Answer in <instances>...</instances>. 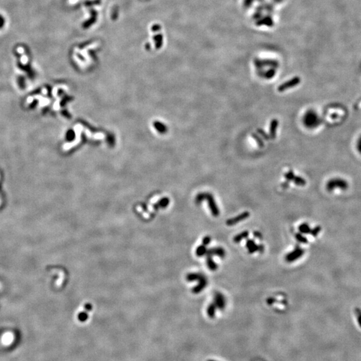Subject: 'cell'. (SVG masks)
<instances>
[{
  "label": "cell",
  "instance_id": "obj_1",
  "mask_svg": "<svg viewBox=\"0 0 361 361\" xmlns=\"http://www.w3.org/2000/svg\"><path fill=\"white\" fill-rule=\"evenodd\" d=\"M204 200H207L208 203L209 207L211 211V213L213 217H218L220 214V211L218 208V205L214 199L213 196L209 193H202L199 194L197 196L195 201L197 204H201Z\"/></svg>",
  "mask_w": 361,
  "mask_h": 361
},
{
  "label": "cell",
  "instance_id": "obj_2",
  "mask_svg": "<svg viewBox=\"0 0 361 361\" xmlns=\"http://www.w3.org/2000/svg\"><path fill=\"white\" fill-rule=\"evenodd\" d=\"M303 122L306 127L314 129L321 123V119L315 111H309L304 115Z\"/></svg>",
  "mask_w": 361,
  "mask_h": 361
},
{
  "label": "cell",
  "instance_id": "obj_3",
  "mask_svg": "<svg viewBox=\"0 0 361 361\" xmlns=\"http://www.w3.org/2000/svg\"><path fill=\"white\" fill-rule=\"evenodd\" d=\"M348 187V183L345 179L342 178H334L328 180L326 184V189L332 191L336 189L341 190H346Z\"/></svg>",
  "mask_w": 361,
  "mask_h": 361
},
{
  "label": "cell",
  "instance_id": "obj_4",
  "mask_svg": "<svg viewBox=\"0 0 361 361\" xmlns=\"http://www.w3.org/2000/svg\"><path fill=\"white\" fill-rule=\"evenodd\" d=\"M304 252H305L304 250L302 249L301 247H296L291 252L287 253L286 257H285V260L288 262V263H292V262L300 258L304 254Z\"/></svg>",
  "mask_w": 361,
  "mask_h": 361
},
{
  "label": "cell",
  "instance_id": "obj_5",
  "mask_svg": "<svg viewBox=\"0 0 361 361\" xmlns=\"http://www.w3.org/2000/svg\"><path fill=\"white\" fill-rule=\"evenodd\" d=\"M285 178L287 180L286 181L290 182L292 180L293 183H294L296 185L298 186H304L306 184V180H304L300 177L295 175V174L293 173L292 171H289L287 173L285 174Z\"/></svg>",
  "mask_w": 361,
  "mask_h": 361
},
{
  "label": "cell",
  "instance_id": "obj_6",
  "mask_svg": "<svg viewBox=\"0 0 361 361\" xmlns=\"http://www.w3.org/2000/svg\"><path fill=\"white\" fill-rule=\"evenodd\" d=\"M205 256H206V257H213V256H218V257L223 259L226 256V252H225L224 248L221 247H217L207 250V252Z\"/></svg>",
  "mask_w": 361,
  "mask_h": 361
},
{
  "label": "cell",
  "instance_id": "obj_7",
  "mask_svg": "<svg viewBox=\"0 0 361 361\" xmlns=\"http://www.w3.org/2000/svg\"><path fill=\"white\" fill-rule=\"evenodd\" d=\"M300 82V78L298 77H295L293 78L291 80H290L286 82L283 83L282 84H281V85L278 87V91L279 92H284L285 90H286L287 89L292 88L293 87L296 86V85Z\"/></svg>",
  "mask_w": 361,
  "mask_h": 361
},
{
  "label": "cell",
  "instance_id": "obj_8",
  "mask_svg": "<svg viewBox=\"0 0 361 361\" xmlns=\"http://www.w3.org/2000/svg\"><path fill=\"white\" fill-rule=\"evenodd\" d=\"M250 214L248 211H244V212L239 214L238 216L228 219L226 221V224L228 226H233V225H235V224H238V223L247 219L250 217Z\"/></svg>",
  "mask_w": 361,
  "mask_h": 361
},
{
  "label": "cell",
  "instance_id": "obj_9",
  "mask_svg": "<svg viewBox=\"0 0 361 361\" xmlns=\"http://www.w3.org/2000/svg\"><path fill=\"white\" fill-rule=\"evenodd\" d=\"M214 304L216 306L217 308L223 310L225 308L226 305V300L224 295L220 292H215L214 296Z\"/></svg>",
  "mask_w": 361,
  "mask_h": 361
},
{
  "label": "cell",
  "instance_id": "obj_10",
  "mask_svg": "<svg viewBox=\"0 0 361 361\" xmlns=\"http://www.w3.org/2000/svg\"><path fill=\"white\" fill-rule=\"evenodd\" d=\"M207 280L206 277L205 276L204 278H202L201 280L199 281V284H197L195 287H193L192 291L195 294H198V293L201 292L203 290H204L205 287L207 286Z\"/></svg>",
  "mask_w": 361,
  "mask_h": 361
},
{
  "label": "cell",
  "instance_id": "obj_11",
  "mask_svg": "<svg viewBox=\"0 0 361 361\" xmlns=\"http://www.w3.org/2000/svg\"><path fill=\"white\" fill-rule=\"evenodd\" d=\"M246 247L247 248L248 252L250 253H253L258 252V245L256 244L253 239H248L246 241Z\"/></svg>",
  "mask_w": 361,
  "mask_h": 361
},
{
  "label": "cell",
  "instance_id": "obj_12",
  "mask_svg": "<svg viewBox=\"0 0 361 361\" xmlns=\"http://www.w3.org/2000/svg\"><path fill=\"white\" fill-rule=\"evenodd\" d=\"M279 125L278 121L276 119H273L272 120L270 124V135L272 139H275L276 136V131H277V127Z\"/></svg>",
  "mask_w": 361,
  "mask_h": 361
},
{
  "label": "cell",
  "instance_id": "obj_13",
  "mask_svg": "<svg viewBox=\"0 0 361 361\" xmlns=\"http://www.w3.org/2000/svg\"><path fill=\"white\" fill-rule=\"evenodd\" d=\"M248 236H249V232H247V231H244V232H242L241 233L238 234V235L234 237L233 241L236 244H238L243 240V239H247Z\"/></svg>",
  "mask_w": 361,
  "mask_h": 361
},
{
  "label": "cell",
  "instance_id": "obj_14",
  "mask_svg": "<svg viewBox=\"0 0 361 361\" xmlns=\"http://www.w3.org/2000/svg\"><path fill=\"white\" fill-rule=\"evenodd\" d=\"M206 258H207L206 264H207L208 268L211 271H215L218 270V264L215 263V261L213 259V258H212L213 257H206Z\"/></svg>",
  "mask_w": 361,
  "mask_h": 361
},
{
  "label": "cell",
  "instance_id": "obj_15",
  "mask_svg": "<svg viewBox=\"0 0 361 361\" xmlns=\"http://www.w3.org/2000/svg\"><path fill=\"white\" fill-rule=\"evenodd\" d=\"M205 277L204 275L201 274V273H189V274H188L187 276V280L188 281H199L201 280L202 278H204Z\"/></svg>",
  "mask_w": 361,
  "mask_h": 361
},
{
  "label": "cell",
  "instance_id": "obj_16",
  "mask_svg": "<svg viewBox=\"0 0 361 361\" xmlns=\"http://www.w3.org/2000/svg\"><path fill=\"white\" fill-rule=\"evenodd\" d=\"M298 230L302 234H309L311 232L312 229L307 223H303L298 227Z\"/></svg>",
  "mask_w": 361,
  "mask_h": 361
},
{
  "label": "cell",
  "instance_id": "obj_17",
  "mask_svg": "<svg viewBox=\"0 0 361 361\" xmlns=\"http://www.w3.org/2000/svg\"><path fill=\"white\" fill-rule=\"evenodd\" d=\"M216 309H217V307L215 305V304L214 303L210 304L209 305V306L207 307V313L208 316L211 318H213L215 317Z\"/></svg>",
  "mask_w": 361,
  "mask_h": 361
},
{
  "label": "cell",
  "instance_id": "obj_18",
  "mask_svg": "<svg viewBox=\"0 0 361 361\" xmlns=\"http://www.w3.org/2000/svg\"><path fill=\"white\" fill-rule=\"evenodd\" d=\"M13 339V335L10 333H7L4 334V336L2 338V343L4 344V345H9L12 343Z\"/></svg>",
  "mask_w": 361,
  "mask_h": 361
},
{
  "label": "cell",
  "instance_id": "obj_19",
  "mask_svg": "<svg viewBox=\"0 0 361 361\" xmlns=\"http://www.w3.org/2000/svg\"><path fill=\"white\" fill-rule=\"evenodd\" d=\"M207 252V248L204 245H199V246L197 248L196 250V255L198 256V257H202V256H205Z\"/></svg>",
  "mask_w": 361,
  "mask_h": 361
},
{
  "label": "cell",
  "instance_id": "obj_20",
  "mask_svg": "<svg viewBox=\"0 0 361 361\" xmlns=\"http://www.w3.org/2000/svg\"><path fill=\"white\" fill-rule=\"evenodd\" d=\"M295 238L297 239V241L298 242H300V243L308 244V239H307L306 237H304L301 233H296Z\"/></svg>",
  "mask_w": 361,
  "mask_h": 361
},
{
  "label": "cell",
  "instance_id": "obj_21",
  "mask_svg": "<svg viewBox=\"0 0 361 361\" xmlns=\"http://www.w3.org/2000/svg\"><path fill=\"white\" fill-rule=\"evenodd\" d=\"M321 230H322V227L319 226V225H318V226L315 227L314 229H312L310 234H311L313 237H316L318 234L321 232Z\"/></svg>",
  "mask_w": 361,
  "mask_h": 361
},
{
  "label": "cell",
  "instance_id": "obj_22",
  "mask_svg": "<svg viewBox=\"0 0 361 361\" xmlns=\"http://www.w3.org/2000/svg\"><path fill=\"white\" fill-rule=\"evenodd\" d=\"M211 238L210 236H209V235L205 236V238L203 239L202 244H203V245H205V246H206V245H208L211 243Z\"/></svg>",
  "mask_w": 361,
  "mask_h": 361
},
{
  "label": "cell",
  "instance_id": "obj_23",
  "mask_svg": "<svg viewBox=\"0 0 361 361\" xmlns=\"http://www.w3.org/2000/svg\"><path fill=\"white\" fill-rule=\"evenodd\" d=\"M78 318L81 322H85L87 318H88V315H87L86 313H81V314H79Z\"/></svg>",
  "mask_w": 361,
  "mask_h": 361
},
{
  "label": "cell",
  "instance_id": "obj_24",
  "mask_svg": "<svg viewBox=\"0 0 361 361\" xmlns=\"http://www.w3.org/2000/svg\"><path fill=\"white\" fill-rule=\"evenodd\" d=\"M252 137H253V138H254L255 140H256V141H257V143H258V145H259V146H263V145H264V143H263V141H262V140L260 139V138H259L258 136H257V135L255 134H252Z\"/></svg>",
  "mask_w": 361,
  "mask_h": 361
},
{
  "label": "cell",
  "instance_id": "obj_25",
  "mask_svg": "<svg viewBox=\"0 0 361 361\" xmlns=\"http://www.w3.org/2000/svg\"><path fill=\"white\" fill-rule=\"evenodd\" d=\"M355 312H356L358 322H359V323L360 324V325L361 326V310L360 308H357L356 309H355Z\"/></svg>",
  "mask_w": 361,
  "mask_h": 361
},
{
  "label": "cell",
  "instance_id": "obj_26",
  "mask_svg": "<svg viewBox=\"0 0 361 361\" xmlns=\"http://www.w3.org/2000/svg\"><path fill=\"white\" fill-rule=\"evenodd\" d=\"M257 131L258 132V133H259V134L261 135V136H262V138H263V139H264L265 140H267V139H269L268 136H267V134H266V132H265L263 131V130H261V129H258V130H257Z\"/></svg>",
  "mask_w": 361,
  "mask_h": 361
},
{
  "label": "cell",
  "instance_id": "obj_27",
  "mask_svg": "<svg viewBox=\"0 0 361 361\" xmlns=\"http://www.w3.org/2000/svg\"><path fill=\"white\" fill-rule=\"evenodd\" d=\"M357 148L358 151H359V153L361 154V136L359 137V139L357 140Z\"/></svg>",
  "mask_w": 361,
  "mask_h": 361
},
{
  "label": "cell",
  "instance_id": "obj_28",
  "mask_svg": "<svg viewBox=\"0 0 361 361\" xmlns=\"http://www.w3.org/2000/svg\"><path fill=\"white\" fill-rule=\"evenodd\" d=\"M253 235H254L255 238L259 239H261L262 238H263L262 234L259 232H258V231H256V232H253Z\"/></svg>",
  "mask_w": 361,
  "mask_h": 361
},
{
  "label": "cell",
  "instance_id": "obj_29",
  "mask_svg": "<svg viewBox=\"0 0 361 361\" xmlns=\"http://www.w3.org/2000/svg\"><path fill=\"white\" fill-rule=\"evenodd\" d=\"M276 301V299L273 298H272V297L267 299V303L269 305H271V304L275 303Z\"/></svg>",
  "mask_w": 361,
  "mask_h": 361
},
{
  "label": "cell",
  "instance_id": "obj_30",
  "mask_svg": "<svg viewBox=\"0 0 361 361\" xmlns=\"http://www.w3.org/2000/svg\"><path fill=\"white\" fill-rule=\"evenodd\" d=\"M258 252H259L260 253H262L264 252V246L263 244H259L258 245Z\"/></svg>",
  "mask_w": 361,
  "mask_h": 361
},
{
  "label": "cell",
  "instance_id": "obj_31",
  "mask_svg": "<svg viewBox=\"0 0 361 361\" xmlns=\"http://www.w3.org/2000/svg\"><path fill=\"white\" fill-rule=\"evenodd\" d=\"M288 186H289V182H287V181H286L285 183H284L282 185V188H284V189L287 188L288 187Z\"/></svg>",
  "mask_w": 361,
  "mask_h": 361
}]
</instances>
